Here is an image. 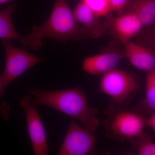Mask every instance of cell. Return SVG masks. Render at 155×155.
<instances>
[{"instance_id": "obj_17", "label": "cell", "mask_w": 155, "mask_h": 155, "mask_svg": "<svg viewBox=\"0 0 155 155\" xmlns=\"http://www.w3.org/2000/svg\"><path fill=\"white\" fill-rule=\"evenodd\" d=\"M138 35V42L139 44L150 48L155 52V25Z\"/></svg>"}, {"instance_id": "obj_1", "label": "cell", "mask_w": 155, "mask_h": 155, "mask_svg": "<svg viewBox=\"0 0 155 155\" xmlns=\"http://www.w3.org/2000/svg\"><path fill=\"white\" fill-rule=\"evenodd\" d=\"M28 92L34 97L35 107L45 105L67 114L78 120L86 130L93 133L99 125L98 111L90 107L82 87L54 91L30 87Z\"/></svg>"}, {"instance_id": "obj_19", "label": "cell", "mask_w": 155, "mask_h": 155, "mask_svg": "<svg viewBox=\"0 0 155 155\" xmlns=\"http://www.w3.org/2000/svg\"><path fill=\"white\" fill-rule=\"evenodd\" d=\"M111 11L116 12L118 15L124 13L131 2V0H109Z\"/></svg>"}, {"instance_id": "obj_2", "label": "cell", "mask_w": 155, "mask_h": 155, "mask_svg": "<svg viewBox=\"0 0 155 155\" xmlns=\"http://www.w3.org/2000/svg\"><path fill=\"white\" fill-rule=\"evenodd\" d=\"M88 37V31L77 24L66 0H55L47 21L34 26L32 31L22 37L19 42L24 47L29 46L36 50L41 48L42 40L47 38L65 42L68 40H82Z\"/></svg>"}, {"instance_id": "obj_3", "label": "cell", "mask_w": 155, "mask_h": 155, "mask_svg": "<svg viewBox=\"0 0 155 155\" xmlns=\"http://www.w3.org/2000/svg\"><path fill=\"white\" fill-rule=\"evenodd\" d=\"M105 113L107 118L102 125L108 138L131 142L143 133L146 119L137 111L120 109L114 102Z\"/></svg>"}, {"instance_id": "obj_10", "label": "cell", "mask_w": 155, "mask_h": 155, "mask_svg": "<svg viewBox=\"0 0 155 155\" xmlns=\"http://www.w3.org/2000/svg\"><path fill=\"white\" fill-rule=\"evenodd\" d=\"M125 58L134 67L147 72L155 68V52L151 48L130 40L123 44Z\"/></svg>"}, {"instance_id": "obj_6", "label": "cell", "mask_w": 155, "mask_h": 155, "mask_svg": "<svg viewBox=\"0 0 155 155\" xmlns=\"http://www.w3.org/2000/svg\"><path fill=\"white\" fill-rule=\"evenodd\" d=\"M96 137L92 132L82 128L74 120L69 124L59 155H88L93 153Z\"/></svg>"}, {"instance_id": "obj_11", "label": "cell", "mask_w": 155, "mask_h": 155, "mask_svg": "<svg viewBox=\"0 0 155 155\" xmlns=\"http://www.w3.org/2000/svg\"><path fill=\"white\" fill-rule=\"evenodd\" d=\"M72 13L76 22L82 24L88 31L90 37L99 38L106 32L104 25L100 22V17L95 14L83 0H80L78 3Z\"/></svg>"}, {"instance_id": "obj_21", "label": "cell", "mask_w": 155, "mask_h": 155, "mask_svg": "<svg viewBox=\"0 0 155 155\" xmlns=\"http://www.w3.org/2000/svg\"><path fill=\"white\" fill-rule=\"evenodd\" d=\"M13 0H0V5H2L5 3L9 2Z\"/></svg>"}, {"instance_id": "obj_7", "label": "cell", "mask_w": 155, "mask_h": 155, "mask_svg": "<svg viewBox=\"0 0 155 155\" xmlns=\"http://www.w3.org/2000/svg\"><path fill=\"white\" fill-rule=\"evenodd\" d=\"M105 18L106 31L122 44L138 35L143 28L140 19L131 11H126L116 17L110 13Z\"/></svg>"}, {"instance_id": "obj_20", "label": "cell", "mask_w": 155, "mask_h": 155, "mask_svg": "<svg viewBox=\"0 0 155 155\" xmlns=\"http://www.w3.org/2000/svg\"><path fill=\"white\" fill-rule=\"evenodd\" d=\"M146 125L150 127L155 133V111L147 119H146Z\"/></svg>"}, {"instance_id": "obj_13", "label": "cell", "mask_w": 155, "mask_h": 155, "mask_svg": "<svg viewBox=\"0 0 155 155\" xmlns=\"http://www.w3.org/2000/svg\"><path fill=\"white\" fill-rule=\"evenodd\" d=\"M147 72L145 97L139 102L135 110L151 116L155 111V68Z\"/></svg>"}, {"instance_id": "obj_14", "label": "cell", "mask_w": 155, "mask_h": 155, "mask_svg": "<svg viewBox=\"0 0 155 155\" xmlns=\"http://www.w3.org/2000/svg\"><path fill=\"white\" fill-rule=\"evenodd\" d=\"M16 9L14 3L0 11V39H14L20 41L22 36L14 28L12 20L13 12Z\"/></svg>"}, {"instance_id": "obj_15", "label": "cell", "mask_w": 155, "mask_h": 155, "mask_svg": "<svg viewBox=\"0 0 155 155\" xmlns=\"http://www.w3.org/2000/svg\"><path fill=\"white\" fill-rule=\"evenodd\" d=\"M130 142L136 150L137 155H155V143L146 134L143 133Z\"/></svg>"}, {"instance_id": "obj_18", "label": "cell", "mask_w": 155, "mask_h": 155, "mask_svg": "<svg viewBox=\"0 0 155 155\" xmlns=\"http://www.w3.org/2000/svg\"><path fill=\"white\" fill-rule=\"evenodd\" d=\"M3 84L2 75H0V99L4 92L5 89ZM11 108L8 104L6 101L1 102L0 101V117L5 121H8L10 119Z\"/></svg>"}, {"instance_id": "obj_5", "label": "cell", "mask_w": 155, "mask_h": 155, "mask_svg": "<svg viewBox=\"0 0 155 155\" xmlns=\"http://www.w3.org/2000/svg\"><path fill=\"white\" fill-rule=\"evenodd\" d=\"M1 40L5 51V69L2 77L6 88L26 70L44 60L35 57L26 50L15 47L11 44L9 39Z\"/></svg>"}, {"instance_id": "obj_8", "label": "cell", "mask_w": 155, "mask_h": 155, "mask_svg": "<svg viewBox=\"0 0 155 155\" xmlns=\"http://www.w3.org/2000/svg\"><path fill=\"white\" fill-rule=\"evenodd\" d=\"M19 105L25 110L28 134L35 155H46L48 153L44 126L31 98L25 95L19 101Z\"/></svg>"}, {"instance_id": "obj_9", "label": "cell", "mask_w": 155, "mask_h": 155, "mask_svg": "<svg viewBox=\"0 0 155 155\" xmlns=\"http://www.w3.org/2000/svg\"><path fill=\"white\" fill-rule=\"evenodd\" d=\"M124 58H125V51L110 50L84 58L82 63V69L91 75H103L116 69L119 62Z\"/></svg>"}, {"instance_id": "obj_12", "label": "cell", "mask_w": 155, "mask_h": 155, "mask_svg": "<svg viewBox=\"0 0 155 155\" xmlns=\"http://www.w3.org/2000/svg\"><path fill=\"white\" fill-rule=\"evenodd\" d=\"M127 11L134 12L143 27L155 25V0H131Z\"/></svg>"}, {"instance_id": "obj_16", "label": "cell", "mask_w": 155, "mask_h": 155, "mask_svg": "<svg viewBox=\"0 0 155 155\" xmlns=\"http://www.w3.org/2000/svg\"><path fill=\"white\" fill-rule=\"evenodd\" d=\"M92 11L99 17H105L111 13L109 0H83Z\"/></svg>"}, {"instance_id": "obj_4", "label": "cell", "mask_w": 155, "mask_h": 155, "mask_svg": "<svg viewBox=\"0 0 155 155\" xmlns=\"http://www.w3.org/2000/svg\"><path fill=\"white\" fill-rule=\"evenodd\" d=\"M140 89L136 76L119 69H114L107 72L100 80V92L110 97L117 104L128 102Z\"/></svg>"}]
</instances>
